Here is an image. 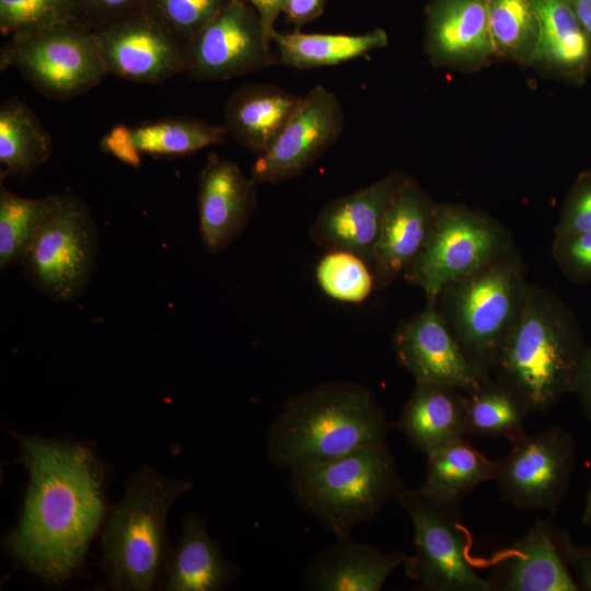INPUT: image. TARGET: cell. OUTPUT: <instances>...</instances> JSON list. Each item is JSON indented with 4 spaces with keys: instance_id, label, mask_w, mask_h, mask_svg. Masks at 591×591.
Returning a JSON list of instances; mask_svg holds the SVG:
<instances>
[{
    "instance_id": "obj_41",
    "label": "cell",
    "mask_w": 591,
    "mask_h": 591,
    "mask_svg": "<svg viewBox=\"0 0 591 591\" xmlns=\"http://www.w3.org/2000/svg\"><path fill=\"white\" fill-rule=\"evenodd\" d=\"M572 394H575L582 410L591 424V346L588 347L580 363Z\"/></svg>"
},
{
    "instance_id": "obj_16",
    "label": "cell",
    "mask_w": 591,
    "mask_h": 591,
    "mask_svg": "<svg viewBox=\"0 0 591 591\" xmlns=\"http://www.w3.org/2000/svg\"><path fill=\"white\" fill-rule=\"evenodd\" d=\"M569 535L540 520L487 561L490 591H578L566 551Z\"/></svg>"
},
{
    "instance_id": "obj_30",
    "label": "cell",
    "mask_w": 591,
    "mask_h": 591,
    "mask_svg": "<svg viewBox=\"0 0 591 591\" xmlns=\"http://www.w3.org/2000/svg\"><path fill=\"white\" fill-rule=\"evenodd\" d=\"M53 140L35 113L16 97L0 106V164L4 173L24 177L45 164Z\"/></svg>"
},
{
    "instance_id": "obj_27",
    "label": "cell",
    "mask_w": 591,
    "mask_h": 591,
    "mask_svg": "<svg viewBox=\"0 0 591 591\" xmlns=\"http://www.w3.org/2000/svg\"><path fill=\"white\" fill-rule=\"evenodd\" d=\"M277 60L285 67L311 70L337 66L387 46L389 35L382 28L362 34L280 33L271 36Z\"/></svg>"
},
{
    "instance_id": "obj_19",
    "label": "cell",
    "mask_w": 591,
    "mask_h": 591,
    "mask_svg": "<svg viewBox=\"0 0 591 591\" xmlns=\"http://www.w3.org/2000/svg\"><path fill=\"white\" fill-rule=\"evenodd\" d=\"M425 51L429 62L474 73L496 59L486 0H433L426 19Z\"/></svg>"
},
{
    "instance_id": "obj_33",
    "label": "cell",
    "mask_w": 591,
    "mask_h": 591,
    "mask_svg": "<svg viewBox=\"0 0 591 591\" xmlns=\"http://www.w3.org/2000/svg\"><path fill=\"white\" fill-rule=\"evenodd\" d=\"M80 20L81 0H0V31L7 37Z\"/></svg>"
},
{
    "instance_id": "obj_1",
    "label": "cell",
    "mask_w": 591,
    "mask_h": 591,
    "mask_svg": "<svg viewBox=\"0 0 591 591\" xmlns=\"http://www.w3.org/2000/svg\"><path fill=\"white\" fill-rule=\"evenodd\" d=\"M12 436L28 471L23 511L7 538L13 557L50 583L80 567L105 515L103 466L84 444Z\"/></svg>"
},
{
    "instance_id": "obj_25",
    "label": "cell",
    "mask_w": 591,
    "mask_h": 591,
    "mask_svg": "<svg viewBox=\"0 0 591 591\" xmlns=\"http://www.w3.org/2000/svg\"><path fill=\"white\" fill-rule=\"evenodd\" d=\"M183 534L171 548L166 567L164 590L220 591L236 577V568L211 540L206 521L195 512L185 514Z\"/></svg>"
},
{
    "instance_id": "obj_40",
    "label": "cell",
    "mask_w": 591,
    "mask_h": 591,
    "mask_svg": "<svg viewBox=\"0 0 591 591\" xmlns=\"http://www.w3.org/2000/svg\"><path fill=\"white\" fill-rule=\"evenodd\" d=\"M566 556L570 569L577 577L579 587L591 591V543L588 545H575L570 541L567 545Z\"/></svg>"
},
{
    "instance_id": "obj_17",
    "label": "cell",
    "mask_w": 591,
    "mask_h": 591,
    "mask_svg": "<svg viewBox=\"0 0 591 591\" xmlns=\"http://www.w3.org/2000/svg\"><path fill=\"white\" fill-rule=\"evenodd\" d=\"M405 175L393 170L371 184L325 204L310 228L311 239L327 252H349L370 266L385 210Z\"/></svg>"
},
{
    "instance_id": "obj_24",
    "label": "cell",
    "mask_w": 591,
    "mask_h": 591,
    "mask_svg": "<svg viewBox=\"0 0 591 591\" xmlns=\"http://www.w3.org/2000/svg\"><path fill=\"white\" fill-rule=\"evenodd\" d=\"M464 391L438 383H415L412 395L391 427L413 448L428 455L466 436Z\"/></svg>"
},
{
    "instance_id": "obj_5",
    "label": "cell",
    "mask_w": 591,
    "mask_h": 591,
    "mask_svg": "<svg viewBox=\"0 0 591 591\" xmlns=\"http://www.w3.org/2000/svg\"><path fill=\"white\" fill-rule=\"evenodd\" d=\"M290 493L298 506L335 536L374 520L406 489L385 442L294 470Z\"/></svg>"
},
{
    "instance_id": "obj_36",
    "label": "cell",
    "mask_w": 591,
    "mask_h": 591,
    "mask_svg": "<svg viewBox=\"0 0 591 591\" xmlns=\"http://www.w3.org/2000/svg\"><path fill=\"white\" fill-rule=\"evenodd\" d=\"M551 255L568 280L591 283V231L554 235Z\"/></svg>"
},
{
    "instance_id": "obj_34",
    "label": "cell",
    "mask_w": 591,
    "mask_h": 591,
    "mask_svg": "<svg viewBox=\"0 0 591 591\" xmlns=\"http://www.w3.org/2000/svg\"><path fill=\"white\" fill-rule=\"evenodd\" d=\"M320 288L331 298L360 303L375 289L373 273L360 256L345 251H329L315 270Z\"/></svg>"
},
{
    "instance_id": "obj_20",
    "label": "cell",
    "mask_w": 591,
    "mask_h": 591,
    "mask_svg": "<svg viewBox=\"0 0 591 591\" xmlns=\"http://www.w3.org/2000/svg\"><path fill=\"white\" fill-rule=\"evenodd\" d=\"M256 184L235 162L209 154L198 182V228L209 253L243 233L256 208Z\"/></svg>"
},
{
    "instance_id": "obj_11",
    "label": "cell",
    "mask_w": 591,
    "mask_h": 591,
    "mask_svg": "<svg viewBox=\"0 0 591 591\" xmlns=\"http://www.w3.org/2000/svg\"><path fill=\"white\" fill-rule=\"evenodd\" d=\"M575 460L569 432L549 427L513 443L497 461L494 482L501 500L513 507L555 512L569 493Z\"/></svg>"
},
{
    "instance_id": "obj_23",
    "label": "cell",
    "mask_w": 591,
    "mask_h": 591,
    "mask_svg": "<svg viewBox=\"0 0 591 591\" xmlns=\"http://www.w3.org/2000/svg\"><path fill=\"white\" fill-rule=\"evenodd\" d=\"M301 100L274 84H243L224 104L223 126L229 137L259 157L273 146Z\"/></svg>"
},
{
    "instance_id": "obj_12",
    "label": "cell",
    "mask_w": 591,
    "mask_h": 591,
    "mask_svg": "<svg viewBox=\"0 0 591 591\" xmlns=\"http://www.w3.org/2000/svg\"><path fill=\"white\" fill-rule=\"evenodd\" d=\"M255 9L229 0L185 45L186 73L197 80H229L275 65L277 55Z\"/></svg>"
},
{
    "instance_id": "obj_9",
    "label": "cell",
    "mask_w": 591,
    "mask_h": 591,
    "mask_svg": "<svg viewBox=\"0 0 591 591\" xmlns=\"http://www.w3.org/2000/svg\"><path fill=\"white\" fill-rule=\"evenodd\" d=\"M10 67L58 101L85 93L107 76L95 32L79 22L9 37L0 50V69Z\"/></svg>"
},
{
    "instance_id": "obj_6",
    "label": "cell",
    "mask_w": 591,
    "mask_h": 591,
    "mask_svg": "<svg viewBox=\"0 0 591 591\" xmlns=\"http://www.w3.org/2000/svg\"><path fill=\"white\" fill-rule=\"evenodd\" d=\"M530 281L517 248L445 286L436 305L468 359L491 376L499 348L517 322Z\"/></svg>"
},
{
    "instance_id": "obj_22",
    "label": "cell",
    "mask_w": 591,
    "mask_h": 591,
    "mask_svg": "<svg viewBox=\"0 0 591 591\" xmlns=\"http://www.w3.org/2000/svg\"><path fill=\"white\" fill-rule=\"evenodd\" d=\"M229 135L223 125L195 117H167L115 128L103 146L127 163H136L140 154L184 157L205 148L221 144Z\"/></svg>"
},
{
    "instance_id": "obj_7",
    "label": "cell",
    "mask_w": 591,
    "mask_h": 591,
    "mask_svg": "<svg viewBox=\"0 0 591 591\" xmlns=\"http://www.w3.org/2000/svg\"><path fill=\"white\" fill-rule=\"evenodd\" d=\"M515 248L511 232L489 215L457 202H438L428 240L403 275L426 301Z\"/></svg>"
},
{
    "instance_id": "obj_37",
    "label": "cell",
    "mask_w": 591,
    "mask_h": 591,
    "mask_svg": "<svg viewBox=\"0 0 591 591\" xmlns=\"http://www.w3.org/2000/svg\"><path fill=\"white\" fill-rule=\"evenodd\" d=\"M591 231V171L579 175L571 187L554 235Z\"/></svg>"
},
{
    "instance_id": "obj_43",
    "label": "cell",
    "mask_w": 591,
    "mask_h": 591,
    "mask_svg": "<svg viewBox=\"0 0 591 591\" xmlns=\"http://www.w3.org/2000/svg\"><path fill=\"white\" fill-rule=\"evenodd\" d=\"M591 42V0H566Z\"/></svg>"
},
{
    "instance_id": "obj_42",
    "label": "cell",
    "mask_w": 591,
    "mask_h": 591,
    "mask_svg": "<svg viewBox=\"0 0 591 591\" xmlns=\"http://www.w3.org/2000/svg\"><path fill=\"white\" fill-rule=\"evenodd\" d=\"M259 15L266 34L271 39L277 18L281 14L285 0H245Z\"/></svg>"
},
{
    "instance_id": "obj_13",
    "label": "cell",
    "mask_w": 591,
    "mask_h": 591,
    "mask_svg": "<svg viewBox=\"0 0 591 591\" xmlns=\"http://www.w3.org/2000/svg\"><path fill=\"white\" fill-rule=\"evenodd\" d=\"M344 126V111L335 93L314 85L273 146L256 157L252 178L257 184H279L298 177L338 141Z\"/></svg>"
},
{
    "instance_id": "obj_39",
    "label": "cell",
    "mask_w": 591,
    "mask_h": 591,
    "mask_svg": "<svg viewBox=\"0 0 591 591\" xmlns=\"http://www.w3.org/2000/svg\"><path fill=\"white\" fill-rule=\"evenodd\" d=\"M326 0H285L281 13L297 28L317 19L324 11Z\"/></svg>"
},
{
    "instance_id": "obj_15",
    "label": "cell",
    "mask_w": 591,
    "mask_h": 591,
    "mask_svg": "<svg viewBox=\"0 0 591 591\" xmlns=\"http://www.w3.org/2000/svg\"><path fill=\"white\" fill-rule=\"evenodd\" d=\"M392 343L398 363L415 383H438L468 392L490 378L465 355L436 301H426L421 311L401 322Z\"/></svg>"
},
{
    "instance_id": "obj_28",
    "label": "cell",
    "mask_w": 591,
    "mask_h": 591,
    "mask_svg": "<svg viewBox=\"0 0 591 591\" xmlns=\"http://www.w3.org/2000/svg\"><path fill=\"white\" fill-rule=\"evenodd\" d=\"M497 461L489 460L464 438L427 455L426 478L419 488L448 503L462 500L485 482H494Z\"/></svg>"
},
{
    "instance_id": "obj_29",
    "label": "cell",
    "mask_w": 591,
    "mask_h": 591,
    "mask_svg": "<svg viewBox=\"0 0 591 591\" xmlns=\"http://www.w3.org/2000/svg\"><path fill=\"white\" fill-rule=\"evenodd\" d=\"M464 394L466 436L505 438L512 443L528 436L525 422L531 410L502 381L490 376Z\"/></svg>"
},
{
    "instance_id": "obj_38",
    "label": "cell",
    "mask_w": 591,
    "mask_h": 591,
    "mask_svg": "<svg viewBox=\"0 0 591 591\" xmlns=\"http://www.w3.org/2000/svg\"><path fill=\"white\" fill-rule=\"evenodd\" d=\"M146 0H81L80 23L93 31L143 10Z\"/></svg>"
},
{
    "instance_id": "obj_2",
    "label": "cell",
    "mask_w": 591,
    "mask_h": 591,
    "mask_svg": "<svg viewBox=\"0 0 591 591\" xmlns=\"http://www.w3.org/2000/svg\"><path fill=\"white\" fill-rule=\"evenodd\" d=\"M391 424L364 385L331 381L290 396L273 419L266 457L290 472L385 442Z\"/></svg>"
},
{
    "instance_id": "obj_31",
    "label": "cell",
    "mask_w": 591,
    "mask_h": 591,
    "mask_svg": "<svg viewBox=\"0 0 591 591\" xmlns=\"http://www.w3.org/2000/svg\"><path fill=\"white\" fill-rule=\"evenodd\" d=\"M496 59L531 67L538 36L533 0H486Z\"/></svg>"
},
{
    "instance_id": "obj_35",
    "label": "cell",
    "mask_w": 591,
    "mask_h": 591,
    "mask_svg": "<svg viewBox=\"0 0 591 591\" xmlns=\"http://www.w3.org/2000/svg\"><path fill=\"white\" fill-rule=\"evenodd\" d=\"M229 0H146L143 10L184 46Z\"/></svg>"
},
{
    "instance_id": "obj_14",
    "label": "cell",
    "mask_w": 591,
    "mask_h": 591,
    "mask_svg": "<svg viewBox=\"0 0 591 591\" xmlns=\"http://www.w3.org/2000/svg\"><path fill=\"white\" fill-rule=\"evenodd\" d=\"M94 32L107 74L160 84L186 72L185 46L144 10Z\"/></svg>"
},
{
    "instance_id": "obj_26",
    "label": "cell",
    "mask_w": 591,
    "mask_h": 591,
    "mask_svg": "<svg viewBox=\"0 0 591 591\" xmlns=\"http://www.w3.org/2000/svg\"><path fill=\"white\" fill-rule=\"evenodd\" d=\"M537 44L531 67L541 72L578 78L588 68L591 42L566 0H533Z\"/></svg>"
},
{
    "instance_id": "obj_8",
    "label": "cell",
    "mask_w": 591,
    "mask_h": 591,
    "mask_svg": "<svg viewBox=\"0 0 591 591\" xmlns=\"http://www.w3.org/2000/svg\"><path fill=\"white\" fill-rule=\"evenodd\" d=\"M414 526L415 554L403 564L406 576L424 591H490L471 555L472 535L461 505L436 500L419 487L397 498Z\"/></svg>"
},
{
    "instance_id": "obj_3",
    "label": "cell",
    "mask_w": 591,
    "mask_h": 591,
    "mask_svg": "<svg viewBox=\"0 0 591 591\" xmlns=\"http://www.w3.org/2000/svg\"><path fill=\"white\" fill-rule=\"evenodd\" d=\"M571 308L554 291L529 283L523 309L503 339L491 376L514 390L531 413H544L566 394L588 349Z\"/></svg>"
},
{
    "instance_id": "obj_21",
    "label": "cell",
    "mask_w": 591,
    "mask_h": 591,
    "mask_svg": "<svg viewBox=\"0 0 591 591\" xmlns=\"http://www.w3.org/2000/svg\"><path fill=\"white\" fill-rule=\"evenodd\" d=\"M403 551L383 552L351 535L315 554L302 576V588L310 591H379L391 573L403 566Z\"/></svg>"
},
{
    "instance_id": "obj_10",
    "label": "cell",
    "mask_w": 591,
    "mask_h": 591,
    "mask_svg": "<svg viewBox=\"0 0 591 591\" xmlns=\"http://www.w3.org/2000/svg\"><path fill=\"white\" fill-rule=\"evenodd\" d=\"M97 231L88 206L72 194L54 195L53 206L23 262L30 281L55 302L80 296L92 276Z\"/></svg>"
},
{
    "instance_id": "obj_4",
    "label": "cell",
    "mask_w": 591,
    "mask_h": 591,
    "mask_svg": "<svg viewBox=\"0 0 591 591\" xmlns=\"http://www.w3.org/2000/svg\"><path fill=\"white\" fill-rule=\"evenodd\" d=\"M192 487L190 480L166 478L149 465L131 475L102 535V564L112 589L148 591L158 584L171 551L166 540L169 511Z\"/></svg>"
},
{
    "instance_id": "obj_18",
    "label": "cell",
    "mask_w": 591,
    "mask_h": 591,
    "mask_svg": "<svg viewBox=\"0 0 591 591\" xmlns=\"http://www.w3.org/2000/svg\"><path fill=\"white\" fill-rule=\"evenodd\" d=\"M438 202L408 174L393 194L373 248L371 270L375 289L403 277L422 251Z\"/></svg>"
},
{
    "instance_id": "obj_32",
    "label": "cell",
    "mask_w": 591,
    "mask_h": 591,
    "mask_svg": "<svg viewBox=\"0 0 591 591\" xmlns=\"http://www.w3.org/2000/svg\"><path fill=\"white\" fill-rule=\"evenodd\" d=\"M54 195L34 199L0 185V267L22 264L36 233L49 212Z\"/></svg>"
},
{
    "instance_id": "obj_44",
    "label": "cell",
    "mask_w": 591,
    "mask_h": 591,
    "mask_svg": "<svg viewBox=\"0 0 591 591\" xmlns=\"http://www.w3.org/2000/svg\"><path fill=\"white\" fill-rule=\"evenodd\" d=\"M582 522L584 525L591 528V487L587 495L586 505L582 513Z\"/></svg>"
}]
</instances>
